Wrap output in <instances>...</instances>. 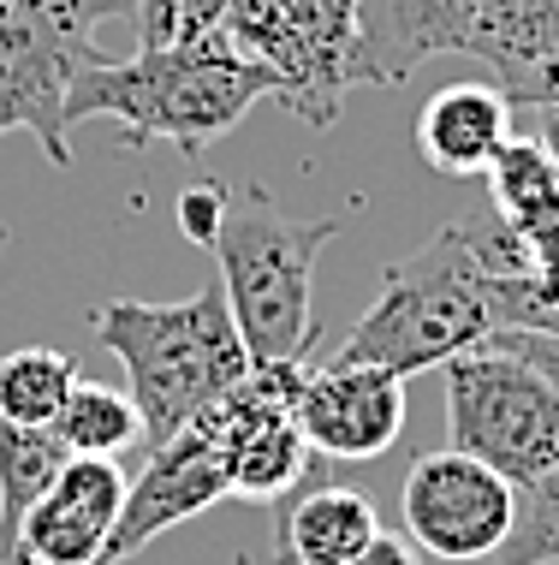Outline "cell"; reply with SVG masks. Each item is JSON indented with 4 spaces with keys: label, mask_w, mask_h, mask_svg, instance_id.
Here are the masks:
<instances>
[{
    "label": "cell",
    "mask_w": 559,
    "mask_h": 565,
    "mask_svg": "<svg viewBox=\"0 0 559 565\" xmlns=\"http://www.w3.org/2000/svg\"><path fill=\"white\" fill-rule=\"evenodd\" d=\"M256 102H275V72L256 66L215 24L203 36L143 49L131 60H89L72 78L66 126L78 119H119L131 149L173 143L179 156H203Z\"/></svg>",
    "instance_id": "1"
},
{
    "label": "cell",
    "mask_w": 559,
    "mask_h": 565,
    "mask_svg": "<svg viewBox=\"0 0 559 565\" xmlns=\"http://www.w3.org/2000/svg\"><path fill=\"white\" fill-rule=\"evenodd\" d=\"M506 328V274L482 256L471 215L441 226L422 250L387 268L381 292L364 310L334 358L375 363L393 375L447 370L452 358L488 345V333Z\"/></svg>",
    "instance_id": "2"
},
{
    "label": "cell",
    "mask_w": 559,
    "mask_h": 565,
    "mask_svg": "<svg viewBox=\"0 0 559 565\" xmlns=\"http://www.w3.org/2000/svg\"><path fill=\"white\" fill-rule=\"evenodd\" d=\"M89 333L126 363V393L138 405L149 447L191 429L208 405H221L256 370L245 340H238L221 280L191 292L185 303H143V298L96 303Z\"/></svg>",
    "instance_id": "3"
},
{
    "label": "cell",
    "mask_w": 559,
    "mask_h": 565,
    "mask_svg": "<svg viewBox=\"0 0 559 565\" xmlns=\"http://www.w3.org/2000/svg\"><path fill=\"white\" fill-rule=\"evenodd\" d=\"M340 215L292 221L262 185H238L226 196V221L208 250L256 370L304 363L315 340V256L327 238H340Z\"/></svg>",
    "instance_id": "4"
},
{
    "label": "cell",
    "mask_w": 559,
    "mask_h": 565,
    "mask_svg": "<svg viewBox=\"0 0 559 565\" xmlns=\"http://www.w3.org/2000/svg\"><path fill=\"white\" fill-rule=\"evenodd\" d=\"M452 447L501 470L512 488L559 477V393L506 345H476L447 363Z\"/></svg>",
    "instance_id": "5"
},
{
    "label": "cell",
    "mask_w": 559,
    "mask_h": 565,
    "mask_svg": "<svg viewBox=\"0 0 559 565\" xmlns=\"http://www.w3.org/2000/svg\"><path fill=\"white\" fill-rule=\"evenodd\" d=\"M138 0H0V131H30L54 167H72L66 96L96 54V24Z\"/></svg>",
    "instance_id": "6"
},
{
    "label": "cell",
    "mask_w": 559,
    "mask_h": 565,
    "mask_svg": "<svg viewBox=\"0 0 559 565\" xmlns=\"http://www.w3.org/2000/svg\"><path fill=\"white\" fill-rule=\"evenodd\" d=\"M221 30L275 72V102L315 131L334 126L345 96L364 89L357 0H233Z\"/></svg>",
    "instance_id": "7"
},
{
    "label": "cell",
    "mask_w": 559,
    "mask_h": 565,
    "mask_svg": "<svg viewBox=\"0 0 559 565\" xmlns=\"http://www.w3.org/2000/svg\"><path fill=\"white\" fill-rule=\"evenodd\" d=\"M399 507L422 554L452 565H482L506 542L512 518H518V488L482 458L447 447V452H422L411 465Z\"/></svg>",
    "instance_id": "8"
},
{
    "label": "cell",
    "mask_w": 559,
    "mask_h": 565,
    "mask_svg": "<svg viewBox=\"0 0 559 565\" xmlns=\"http://www.w3.org/2000/svg\"><path fill=\"white\" fill-rule=\"evenodd\" d=\"M221 500H233V488H226V458H221L215 429L196 417L191 429H179L173 440L149 447V465L126 482V507H119V524H114L108 547H101V565L143 554L155 536H168L185 518H203L208 507H221Z\"/></svg>",
    "instance_id": "9"
},
{
    "label": "cell",
    "mask_w": 559,
    "mask_h": 565,
    "mask_svg": "<svg viewBox=\"0 0 559 565\" xmlns=\"http://www.w3.org/2000/svg\"><path fill=\"white\" fill-rule=\"evenodd\" d=\"M292 417L304 429L310 452L327 465H357L381 458L405 435V375L375 370V363H327V370L298 375Z\"/></svg>",
    "instance_id": "10"
},
{
    "label": "cell",
    "mask_w": 559,
    "mask_h": 565,
    "mask_svg": "<svg viewBox=\"0 0 559 565\" xmlns=\"http://www.w3.org/2000/svg\"><path fill=\"white\" fill-rule=\"evenodd\" d=\"M119 507H126V470L114 458H66L60 477L30 500L7 565H101Z\"/></svg>",
    "instance_id": "11"
},
{
    "label": "cell",
    "mask_w": 559,
    "mask_h": 565,
    "mask_svg": "<svg viewBox=\"0 0 559 565\" xmlns=\"http://www.w3.org/2000/svg\"><path fill=\"white\" fill-rule=\"evenodd\" d=\"M482 0H357L364 84L393 89L441 54H464Z\"/></svg>",
    "instance_id": "12"
},
{
    "label": "cell",
    "mask_w": 559,
    "mask_h": 565,
    "mask_svg": "<svg viewBox=\"0 0 559 565\" xmlns=\"http://www.w3.org/2000/svg\"><path fill=\"white\" fill-rule=\"evenodd\" d=\"M512 137V102L494 84H447L422 102L417 149L434 173L482 179Z\"/></svg>",
    "instance_id": "13"
},
{
    "label": "cell",
    "mask_w": 559,
    "mask_h": 565,
    "mask_svg": "<svg viewBox=\"0 0 559 565\" xmlns=\"http://www.w3.org/2000/svg\"><path fill=\"white\" fill-rule=\"evenodd\" d=\"M464 54L488 66L512 108H530L536 84L559 66V0H482Z\"/></svg>",
    "instance_id": "14"
},
{
    "label": "cell",
    "mask_w": 559,
    "mask_h": 565,
    "mask_svg": "<svg viewBox=\"0 0 559 565\" xmlns=\"http://www.w3.org/2000/svg\"><path fill=\"white\" fill-rule=\"evenodd\" d=\"M482 179H488L494 221L524 250V274L559 256V167L548 149L536 137H506V149L494 156V167Z\"/></svg>",
    "instance_id": "15"
},
{
    "label": "cell",
    "mask_w": 559,
    "mask_h": 565,
    "mask_svg": "<svg viewBox=\"0 0 559 565\" xmlns=\"http://www.w3.org/2000/svg\"><path fill=\"white\" fill-rule=\"evenodd\" d=\"M381 536V512L357 488H310L280 512L275 530V565H352Z\"/></svg>",
    "instance_id": "16"
},
{
    "label": "cell",
    "mask_w": 559,
    "mask_h": 565,
    "mask_svg": "<svg viewBox=\"0 0 559 565\" xmlns=\"http://www.w3.org/2000/svg\"><path fill=\"white\" fill-rule=\"evenodd\" d=\"M78 387V358L54 345H19L0 358V417L19 429H49Z\"/></svg>",
    "instance_id": "17"
},
{
    "label": "cell",
    "mask_w": 559,
    "mask_h": 565,
    "mask_svg": "<svg viewBox=\"0 0 559 565\" xmlns=\"http://www.w3.org/2000/svg\"><path fill=\"white\" fill-rule=\"evenodd\" d=\"M49 429L72 458H114V452H126L131 440H143L131 393L96 387V381H78V387L66 393V405H60V417Z\"/></svg>",
    "instance_id": "18"
},
{
    "label": "cell",
    "mask_w": 559,
    "mask_h": 565,
    "mask_svg": "<svg viewBox=\"0 0 559 565\" xmlns=\"http://www.w3.org/2000/svg\"><path fill=\"white\" fill-rule=\"evenodd\" d=\"M482 565H559V477L518 488V518Z\"/></svg>",
    "instance_id": "19"
},
{
    "label": "cell",
    "mask_w": 559,
    "mask_h": 565,
    "mask_svg": "<svg viewBox=\"0 0 559 565\" xmlns=\"http://www.w3.org/2000/svg\"><path fill=\"white\" fill-rule=\"evenodd\" d=\"M233 0H138V42L143 49H168V42H185V36H203L226 19Z\"/></svg>",
    "instance_id": "20"
},
{
    "label": "cell",
    "mask_w": 559,
    "mask_h": 565,
    "mask_svg": "<svg viewBox=\"0 0 559 565\" xmlns=\"http://www.w3.org/2000/svg\"><path fill=\"white\" fill-rule=\"evenodd\" d=\"M226 196H233V191H226L221 179H196V185L179 196V233L208 250L215 233H221V221H226Z\"/></svg>",
    "instance_id": "21"
},
{
    "label": "cell",
    "mask_w": 559,
    "mask_h": 565,
    "mask_svg": "<svg viewBox=\"0 0 559 565\" xmlns=\"http://www.w3.org/2000/svg\"><path fill=\"white\" fill-rule=\"evenodd\" d=\"M488 345L518 351V358H524V363H536V370L553 381V393H559V333H536V328H501V333H488Z\"/></svg>",
    "instance_id": "22"
},
{
    "label": "cell",
    "mask_w": 559,
    "mask_h": 565,
    "mask_svg": "<svg viewBox=\"0 0 559 565\" xmlns=\"http://www.w3.org/2000/svg\"><path fill=\"white\" fill-rule=\"evenodd\" d=\"M352 565H422V559H417V547H411V542H399V536H387V530H381V536H375Z\"/></svg>",
    "instance_id": "23"
},
{
    "label": "cell",
    "mask_w": 559,
    "mask_h": 565,
    "mask_svg": "<svg viewBox=\"0 0 559 565\" xmlns=\"http://www.w3.org/2000/svg\"><path fill=\"white\" fill-rule=\"evenodd\" d=\"M0 250H7V226H0Z\"/></svg>",
    "instance_id": "24"
},
{
    "label": "cell",
    "mask_w": 559,
    "mask_h": 565,
    "mask_svg": "<svg viewBox=\"0 0 559 565\" xmlns=\"http://www.w3.org/2000/svg\"><path fill=\"white\" fill-rule=\"evenodd\" d=\"M0 565H7V554H0Z\"/></svg>",
    "instance_id": "25"
}]
</instances>
